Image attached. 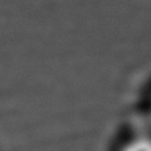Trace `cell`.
Instances as JSON below:
<instances>
[{
  "instance_id": "cell-1",
  "label": "cell",
  "mask_w": 151,
  "mask_h": 151,
  "mask_svg": "<svg viewBox=\"0 0 151 151\" xmlns=\"http://www.w3.org/2000/svg\"><path fill=\"white\" fill-rule=\"evenodd\" d=\"M122 151H151L150 137H137L126 143Z\"/></svg>"
}]
</instances>
